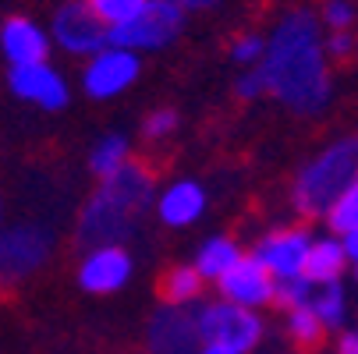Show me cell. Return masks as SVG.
Listing matches in <instances>:
<instances>
[{"label": "cell", "instance_id": "cell-1", "mask_svg": "<svg viewBox=\"0 0 358 354\" xmlns=\"http://www.w3.org/2000/svg\"><path fill=\"white\" fill-rule=\"evenodd\" d=\"M320 22L313 11H287L266 39L263 75L277 103L298 117H316L330 103V68L327 39H320Z\"/></svg>", "mask_w": 358, "mask_h": 354}, {"label": "cell", "instance_id": "cell-2", "mask_svg": "<svg viewBox=\"0 0 358 354\" xmlns=\"http://www.w3.org/2000/svg\"><path fill=\"white\" fill-rule=\"evenodd\" d=\"M149 209H157L152 170L131 160L121 174L99 181V188L85 198L82 216L75 223V241L85 251L103 244H124L131 234H138Z\"/></svg>", "mask_w": 358, "mask_h": 354}, {"label": "cell", "instance_id": "cell-3", "mask_svg": "<svg viewBox=\"0 0 358 354\" xmlns=\"http://www.w3.org/2000/svg\"><path fill=\"white\" fill-rule=\"evenodd\" d=\"M358 184V135L330 142L320 156H313L294 177L291 202L301 216H323L334 209V202Z\"/></svg>", "mask_w": 358, "mask_h": 354}, {"label": "cell", "instance_id": "cell-4", "mask_svg": "<svg viewBox=\"0 0 358 354\" xmlns=\"http://www.w3.org/2000/svg\"><path fill=\"white\" fill-rule=\"evenodd\" d=\"M54 256V230L39 220H18L0 230V290L36 276Z\"/></svg>", "mask_w": 358, "mask_h": 354}, {"label": "cell", "instance_id": "cell-5", "mask_svg": "<svg viewBox=\"0 0 358 354\" xmlns=\"http://www.w3.org/2000/svg\"><path fill=\"white\" fill-rule=\"evenodd\" d=\"M266 323L259 312L241 309L234 301H210V305H199V337L202 344H220L231 347L238 354H252L263 344Z\"/></svg>", "mask_w": 358, "mask_h": 354}, {"label": "cell", "instance_id": "cell-6", "mask_svg": "<svg viewBox=\"0 0 358 354\" xmlns=\"http://www.w3.org/2000/svg\"><path fill=\"white\" fill-rule=\"evenodd\" d=\"M181 29H185V8L178 4V0H149L138 18H131L128 25L110 29V46L131 50V54H142V50H164L181 36Z\"/></svg>", "mask_w": 358, "mask_h": 354}, {"label": "cell", "instance_id": "cell-7", "mask_svg": "<svg viewBox=\"0 0 358 354\" xmlns=\"http://www.w3.org/2000/svg\"><path fill=\"white\" fill-rule=\"evenodd\" d=\"M50 39H54L64 54L96 57L110 46V29L92 11L89 0H64L54 11V22H50Z\"/></svg>", "mask_w": 358, "mask_h": 354}, {"label": "cell", "instance_id": "cell-8", "mask_svg": "<svg viewBox=\"0 0 358 354\" xmlns=\"http://www.w3.org/2000/svg\"><path fill=\"white\" fill-rule=\"evenodd\" d=\"M313 244L316 237L305 230V227H277L270 234H263L255 241V251L252 256L259 259L270 276L280 283V280H294V276H305V266H309V256H313Z\"/></svg>", "mask_w": 358, "mask_h": 354}, {"label": "cell", "instance_id": "cell-9", "mask_svg": "<svg viewBox=\"0 0 358 354\" xmlns=\"http://www.w3.org/2000/svg\"><path fill=\"white\" fill-rule=\"evenodd\" d=\"M149 354H195L202 347L199 337V309L192 305H160L145 326Z\"/></svg>", "mask_w": 358, "mask_h": 354}, {"label": "cell", "instance_id": "cell-10", "mask_svg": "<svg viewBox=\"0 0 358 354\" xmlns=\"http://www.w3.org/2000/svg\"><path fill=\"white\" fill-rule=\"evenodd\" d=\"M138 54H131V50H121V46H107L103 54L89 57L85 71H82V89L85 96L92 99H114L121 92H128L135 82H138Z\"/></svg>", "mask_w": 358, "mask_h": 354}, {"label": "cell", "instance_id": "cell-11", "mask_svg": "<svg viewBox=\"0 0 358 354\" xmlns=\"http://www.w3.org/2000/svg\"><path fill=\"white\" fill-rule=\"evenodd\" d=\"M8 89L22 99V103H32L39 110H64L71 89L64 82V75L43 61V64H29V68H11L8 71Z\"/></svg>", "mask_w": 358, "mask_h": 354}, {"label": "cell", "instance_id": "cell-12", "mask_svg": "<svg viewBox=\"0 0 358 354\" xmlns=\"http://www.w3.org/2000/svg\"><path fill=\"white\" fill-rule=\"evenodd\" d=\"M131 273H135V263L124 244L92 248L78 263V283L89 294H117L121 287H128Z\"/></svg>", "mask_w": 358, "mask_h": 354}, {"label": "cell", "instance_id": "cell-13", "mask_svg": "<svg viewBox=\"0 0 358 354\" xmlns=\"http://www.w3.org/2000/svg\"><path fill=\"white\" fill-rule=\"evenodd\" d=\"M217 287H220L224 301H234V305L252 309V312H259V309L277 301V280L270 276V270L255 256H245Z\"/></svg>", "mask_w": 358, "mask_h": 354}, {"label": "cell", "instance_id": "cell-14", "mask_svg": "<svg viewBox=\"0 0 358 354\" xmlns=\"http://www.w3.org/2000/svg\"><path fill=\"white\" fill-rule=\"evenodd\" d=\"M206 206H210L206 188H202L199 181H192V177H178L157 195V220L171 230H181V227L199 223L202 213H206Z\"/></svg>", "mask_w": 358, "mask_h": 354}, {"label": "cell", "instance_id": "cell-15", "mask_svg": "<svg viewBox=\"0 0 358 354\" xmlns=\"http://www.w3.org/2000/svg\"><path fill=\"white\" fill-rule=\"evenodd\" d=\"M50 32H43L32 18H8L0 25V54L11 68H29V64H43L50 54Z\"/></svg>", "mask_w": 358, "mask_h": 354}, {"label": "cell", "instance_id": "cell-16", "mask_svg": "<svg viewBox=\"0 0 358 354\" xmlns=\"http://www.w3.org/2000/svg\"><path fill=\"white\" fill-rule=\"evenodd\" d=\"M241 259H245V251H241V244H238L234 237L213 234V237H206V241L199 244L192 266L202 273V280H206V283H220Z\"/></svg>", "mask_w": 358, "mask_h": 354}, {"label": "cell", "instance_id": "cell-17", "mask_svg": "<svg viewBox=\"0 0 358 354\" xmlns=\"http://www.w3.org/2000/svg\"><path fill=\"white\" fill-rule=\"evenodd\" d=\"M89 174L99 177V181H107L114 174H121L128 163H131V142L124 131H107V135H99L89 149Z\"/></svg>", "mask_w": 358, "mask_h": 354}, {"label": "cell", "instance_id": "cell-18", "mask_svg": "<svg viewBox=\"0 0 358 354\" xmlns=\"http://www.w3.org/2000/svg\"><path fill=\"white\" fill-rule=\"evenodd\" d=\"M348 270V251L341 244V237H316L309 266H305V276H309L316 287L323 283H341V273Z\"/></svg>", "mask_w": 358, "mask_h": 354}, {"label": "cell", "instance_id": "cell-19", "mask_svg": "<svg viewBox=\"0 0 358 354\" xmlns=\"http://www.w3.org/2000/svg\"><path fill=\"white\" fill-rule=\"evenodd\" d=\"M202 287H206V280H202V273L195 266H174L160 283L164 305H195Z\"/></svg>", "mask_w": 358, "mask_h": 354}, {"label": "cell", "instance_id": "cell-20", "mask_svg": "<svg viewBox=\"0 0 358 354\" xmlns=\"http://www.w3.org/2000/svg\"><path fill=\"white\" fill-rule=\"evenodd\" d=\"M287 337H291L301 351H316V347L327 340V326L320 323V316L313 312V305L291 309V312H287Z\"/></svg>", "mask_w": 358, "mask_h": 354}, {"label": "cell", "instance_id": "cell-21", "mask_svg": "<svg viewBox=\"0 0 358 354\" xmlns=\"http://www.w3.org/2000/svg\"><path fill=\"white\" fill-rule=\"evenodd\" d=\"M313 312L320 316V323L330 330H341L344 319H348V294L341 283H323L316 287V297H313Z\"/></svg>", "mask_w": 358, "mask_h": 354}, {"label": "cell", "instance_id": "cell-22", "mask_svg": "<svg viewBox=\"0 0 358 354\" xmlns=\"http://www.w3.org/2000/svg\"><path fill=\"white\" fill-rule=\"evenodd\" d=\"M327 227H330L334 237L358 234V184H351V188L334 202V209L327 213Z\"/></svg>", "mask_w": 358, "mask_h": 354}, {"label": "cell", "instance_id": "cell-23", "mask_svg": "<svg viewBox=\"0 0 358 354\" xmlns=\"http://www.w3.org/2000/svg\"><path fill=\"white\" fill-rule=\"evenodd\" d=\"M89 4L107 22V29H117V25H128L131 18H138L149 0H89Z\"/></svg>", "mask_w": 358, "mask_h": 354}, {"label": "cell", "instance_id": "cell-24", "mask_svg": "<svg viewBox=\"0 0 358 354\" xmlns=\"http://www.w3.org/2000/svg\"><path fill=\"white\" fill-rule=\"evenodd\" d=\"M313 297H316V283L309 276H294V280H280L277 283V301H273V305H280L284 312H291V309L313 305Z\"/></svg>", "mask_w": 358, "mask_h": 354}, {"label": "cell", "instance_id": "cell-25", "mask_svg": "<svg viewBox=\"0 0 358 354\" xmlns=\"http://www.w3.org/2000/svg\"><path fill=\"white\" fill-rule=\"evenodd\" d=\"M266 57V39L259 32H245L231 43V61L234 64H245V68H259Z\"/></svg>", "mask_w": 358, "mask_h": 354}, {"label": "cell", "instance_id": "cell-26", "mask_svg": "<svg viewBox=\"0 0 358 354\" xmlns=\"http://www.w3.org/2000/svg\"><path fill=\"white\" fill-rule=\"evenodd\" d=\"M178 110H171V107H160V110H152V114H145V121H142V135L145 138H152V142H160V138H167V135H174L178 131Z\"/></svg>", "mask_w": 358, "mask_h": 354}, {"label": "cell", "instance_id": "cell-27", "mask_svg": "<svg viewBox=\"0 0 358 354\" xmlns=\"http://www.w3.org/2000/svg\"><path fill=\"white\" fill-rule=\"evenodd\" d=\"M263 92H270V89H266V75H263V68H248L245 75H238V82H234V96H238V99L252 103V99H259Z\"/></svg>", "mask_w": 358, "mask_h": 354}, {"label": "cell", "instance_id": "cell-28", "mask_svg": "<svg viewBox=\"0 0 358 354\" xmlns=\"http://www.w3.org/2000/svg\"><path fill=\"white\" fill-rule=\"evenodd\" d=\"M323 22H327L334 32H348L351 22H355V4H351V0H327Z\"/></svg>", "mask_w": 358, "mask_h": 354}, {"label": "cell", "instance_id": "cell-29", "mask_svg": "<svg viewBox=\"0 0 358 354\" xmlns=\"http://www.w3.org/2000/svg\"><path fill=\"white\" fill-rule=\"evenodd\" d=\"M351 50H355V36L351 32H330L327 39V57H351Z\"/></svg>", "mask_w": 358, "mask_h": 354}, {"label": "cell", "instance_id": "cell-30", "mask_svg": "<svg viewBox=\"0 0 358 354\" xmlns=\"http://www.w3.org/2000/svg\"><path fill=\"white\" fill-rule=\"evenodd\" d=\"M337 354H358V333H341V340H337Z\"/></svg>", "mask_w": 358, "mask_h": 354}, {"label": "cell", "instance_id": "cell-31", "mask_svg": "<svg viewBox=\"0 0 358 354\" xmlns=\"http://www.w3.org/2000/svg\"><path fill=\"white\" fill-rule=\"evenodd\" d=\"M341 244H344V251H348V263L355 266V263H358V234H348V237H341Z\"/></svg>", "mask_w": 358, "mask_h": 354}, {"label": "cell", "instance_id": "cell-32", "mask_svg": "<svg viewBox=\"0 0 358 354\" xmlns=\"http://www.w3.org/2000/svg\"><path fill=\"white\" fill-rule=\"evenodd\" d=\"M195 354H238V351H231V347H220V344H202Z\"/></svg>", "mask_w": 358, "mask_h": 354}, {"label": "cell", "instance_id": "cell-33", "mask_svg": "<svg viewBox=\"0 0 358 354\" xmlns=\"http://www.w3.org/2000/svg\"><path fill=\"white\" fill-rule=\"evenodd\" d=\"M178 4H181L185 11H188V8H192V11H202V8H210L213 0H178Z\"/></svg>", "mask_w": 358, "mask_h": 354}, {"label": "cell", "instance_id": "cell-34", "mask_svg": "<svg viewBox=\"0 0 358 354\" xmlns=\"http://www.w3.org/2000/svg\"><path fill=\"white\" fill-rule=\"evenodd\" d=\"M8 223H4V191H0V230H4Z\"/></svg>", "mask_w": 358, "mask_h": 354}, {"label": "cell", "instance_id": "cell-35", "mask_svg": "<svg viewBox=\"0 0 358 354\" xmlns=\"http://www.w3.org/2000/svg\"><path fill=\"white\" fill-rule=\"evenodd\" d=\"M355 280H358V263H355Z\"/></svg>", "mask_w": 358, "mask_h": 354}]
</instances>
